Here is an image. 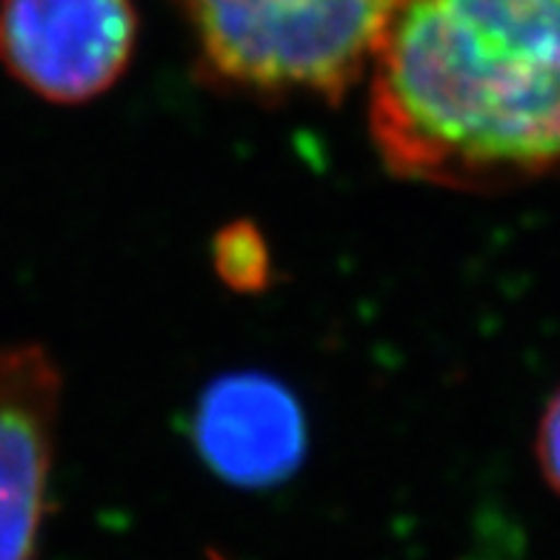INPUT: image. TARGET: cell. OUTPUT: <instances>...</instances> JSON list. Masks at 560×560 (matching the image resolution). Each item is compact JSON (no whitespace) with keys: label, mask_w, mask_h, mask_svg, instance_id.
Masks as SVG:
<instances>
[{"label":"cell","mask_w":560,"mask_h":560,"mask_svg":"<svg viewBox=\"0 0 560 560\" xmlns=\"http://www.w3.org/2000/svg\"><path fill=\"white\" fill-rule=\"evenodd\" d=\"M214 266L223 283L241 292H252L266 283L269 275V252L258 229L249 223L226 226L214 244Z\"/></svg>","instance_id":"obj_6"},{"label":"cell","mask_w":560,"mask_h":560,"mask_svg":"<svg viewBox=\"0 0 560 560\" xmlns=\"http://www.w3.org/2000/svg\"><path fill=\"white\" fill-rule=\"evenodd\" d=\"M366 81L369 135L400 180L560 175V0H400Z\"/></svg>","instance_id":"obj_1"},{"label":"cell","mask_w":560,"mask_h":560,"mask_svg":"<svg viewBox=\"0 0 560 560\" xmlns=\"http://www.w3.org/2000/svg\"><path fill=\"white\" fill-rule=\"evenodd\" d=\"M535 452H538V464L546 483L560 494V389L546 404Z\"/></svg>","instance_id":"obj_7"},{"label":"cell","mask_w":560,"mask_h":560,"mask_svg":"<svg viewBox=\"0 0 560 560\" xmlns=\"http://www.w3.org/2000/svg\"><path fill=\"white\" fill-rule=\"evenodd\" d=\"M135 44L132 0H0V63L49 104L104 95Z\"/></svg>","instance_id":"obj_3"},{"label":"cell","mask_w":560,"mask_h":560,"mask_svg":"<svg viewBox=\"0 0 560 560\" xmlns=\"http://www.w3.org/2000/svg\"><path fill=\"white\" fill-rule=\"evenodd\" d=\"M203 81L258 97L338 104L366 81L400 0H177Z\"/></svg>","instance_id":"obj_2"},{"label":"cell","mask_w":560,"mask_h":560,"mask_svg":"<svg viewBox=\"0 0 560 560\" xmlns=\"http://www.w3.org/2000/svg\"><path fill=\"white\" fill-rule=\"evenodd\" d=\"M200 457L226 483L278 487L306 455V420L287 386L258 372L226 375L207 386L195 412Z\"/></svg>","instance_id":"obj_5"},{"label":"cell","mask_w":560,"mask_h":560,"mask_svg":"<svg viewBox=\"0 0 560 560\" xmlns=\"http://www.w3.org/2000/svg\"><path fill=\"white\" fill-rule=\"evenodd\" d=\"M60 375L40 347L0 349V560L35 558L52 475Z\"/></svg>","instance_id":"obj_4"}]
</instances>
